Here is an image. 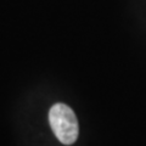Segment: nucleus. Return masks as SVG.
I'll use <instances>...</instances> for the list:
<instances>
[{"instance_id":"1","label":"nucleus","mask_w":146,"mask_h":146,"mask_svg":"<svg viewBox=\"0 0 146 146\" xmlns=\"http://www.w3.org/2000/svg\"><path fill=\"white\" fill-rule=\"evenodd\" d=\"M49 122L56 138L65 145L76 143L79 125L73 110L65 104H56L49 111Z\"/></svg>"}]
</instances>
